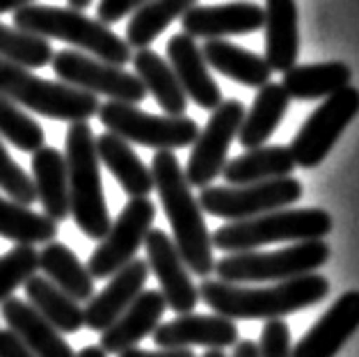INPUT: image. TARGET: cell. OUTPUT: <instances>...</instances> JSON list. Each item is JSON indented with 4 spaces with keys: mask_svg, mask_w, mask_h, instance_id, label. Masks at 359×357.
<instances>
[{
    "mask_svg": "<svg viewBox=\"0 0 359 357\" xmlns=\"http://www.w3.org/2000/svg\"><path fill=\"white\" fill-rule=\"evenodd\" d=\"M165 309H168V302H165L161 291H142L121 311L115 323L103 330L99 346L108 355H119L128 348H135L142 339L156 332Z\"/></svg>",
    "mask_w": 359,
    "mask_h": 357,
    "instance_id": "cell-20",
    "label": "cell"
},
{
    "mask_svg": "<svg viewBox=\"0 0 359 357\" xmlns=\"http://www.w3.org/2000/svg\"><path fill=\"white\" fill-rule=\"evenodd\" d=\"M117 357H197L190 348H158V351H144V348H128Z\"/></svg>",
    "mask_w": 359,
    "mask_h": 357,
    "instance_id": "cell-41",
    "label": "cell"
},
{
    "mask_svg": "<svg viewBox=\"0 0 359 357\" xmlns=\"http://www.w3.org/2000/svg\"><path fill=\"white\" fill-rule=\"evenodd\" d=\"M302 193L304 188L300 181L293 177H282L250 186H206L201 188L197 202L201 211L224 217L229 222H238L293 206Z\"/></svg>",
    "mask_w": 359,
    "mask_h": 357,
    "instance_id": "cell-9",
    "label": "cell"
},
{
    "mask_svg": "<svg viewBox=\"0 0 359 357\" xmlns=\"http://www.w3.org/2000/svg\"><path fill=\"white\" fill-rule=\"evenodd\" d=\"M353 81V69L346 62H320V65H295L284 74L282 87L288 99L300 101H316L327 99L332 94L350 85Z\"/></svg>",
    "mask_w": 359,
    "mask_h": 357,
    "instance_id": "cell-29",
    "label": "cell"
},
{
    "mask_svg": "<svg viewBox=\"0 0 359 357\" xmlns=\"http://www.w3.org/2000/svg\"><path fill=\"white\" fill-rule=\"evenodd\" d=\"M168 62L174 76H177L181 90L186 92L188 99H192L195 106L211 112L220 106V85L215 83V78L208 72V65L195 39L188 37L186 32L174 34L168 41Z\"/></svg>",
    "mask_w": 359,
    "mask_h": 357,
    "instance_id": "cell-18",
    "label": "cell"
},
{
    "mask_svg": "<svg viewBox=\"0 0 359 357\" xmlns=\"http://www.w3.org/2000/svg\"><path fill=\"white\" fill-rule=\"evenodd\" d=\"M147 0H101L99 7H96V14H99V21L112 25L119 23L124 16L133 14L140 5H144Z\"/></svg>",
    "mask_w": 359,
    "mask_h": 357,
    "instance_id": "cell-39",
    "label": "cell"
},
{
    "mask_svg": "<svg viewBox=\"0 0 359 357\" xmlns=\"http://www.w3.org/2000/svg\"><path fill=\"white\" fill-rule=\"evenodd\" d=\"M53 46L48 39L0 23V60L32 72L53 62Z\"/></svg>",
    "mask_w": 359,
    "mask_h": 357,
    "instance_id": "cell-34",
    "label": "cell"
},
{
    "mask_svg": "<svg viewBox=\"0 0 359 357\" xmlns=\"http://www.w3.org/2000/svg\"><path fill=\"white\" fill-rule=\"evenodd\" d=\"M0 190L16 204L32 206L37 202L32 177H28V172L12 159L3 140H0Z\"/></svg>",
    "mask_w": 359,
    "mask_h": 357,
    "instance_id": "cell-37",
    "label": "cell"
},
{
    "mask_svg": "<svg viewBox=\"0 0 359 357\" xmlns=\"http://www.w3.org/2000/svg\"><path fill=\"white\" fill-rule=\"evenodd\" d=\"M300 14L295 0H266V62L273 72L286 74L297 62L300 53Z\"/></svg>",
    "mask_w": 359,
    "mask_h": 357,
    "instance_id": "cell-22",
    "label": "cell"
},
{
    "mask_svg": "<svg viewBox=\"0 0 359 357\" xmlns=\"http://www.w3.org/2000/svg\"><path fill=\"white\" fill-rule=\"evenodd\" d=\"M39 268L46 280L53 282L76 302H85L94 295V277L76 257V252L65 243H46L39 252Z\"/></svg>",
    "mask_w": 359,
    "mask_h": 357,
    "instance_id": "cell-30",
    "label": "cell"
},
{
    "mask_svg": "<svg viewBox=\"0 0 359 357\" xmlns=\"http://www.w3.org/2000/svg\"><path fill=\"white\" fill-rule=\"evenodd\" d=\"M23 289H25L28 304H32V307L37 309L39 314L57 330V332L76 335L78 330H83L85 316H83L81 302L69 298V295L62 289H57L50 280L32 275L30 280L23 284Z\"/></svg>",
    "mask_w": 359,
    "mask_h": 357,
    "instance_id": "cell-31",
    "label": "cell"
},
{
    "mask_svg": "<svg viewBox=\"0 0 359 357\" xmlns=\"http://www.w3.org/2000/svg\"><path fill=\"white\" fill-rule=\"evenodd\" d=\"M181 28L192 39H226L252 34L264 28V7L245 0L206 7L195 5L181 16Z\"/></svg>",
    "mask_w": 359,
    "mask_h": 357,
    "instance_id": "cell-17",
    "label": "cell"
},
{
    "mask_svg": "<svg viewBox=\"0 0 359 357\" xmlns=\"http://www.w3.org/2000/svg\"><path fill=\"white\" fill-rule=\"evenodd\" d=\"M197 291L199 302H206L213 314H220L229 321H275L325 300L330 293V280L325 275L309 273L277 282L266 289H254V286L229 284L206 277L197 286Z\"/></svg>",
    "mask_w": 359,
    "mask_h": 357,
    "instance_id": "cell-1",
    "label": "cell"
},
{
    "mask_svg": "<svg viewBox=\"0 0 359 357\" xmlns=\"http://www.w3.org/2000/svg\"><path fill=\"white\" fill-rule=\"evenodd\" d=\"M201 55L211 69L245 87L261 90L270 83V76H273V69L268 67L264 58L226 39H208L201 46Z\"/></svg>",
    "mask_w": 359,
    "mask_h": 357,
    "instance_id": "cell-26",
    "label": "cell"
},
{
    "mask_svg": "<svg viewBox=\"0 0 359 357\" xmlns=\"http://www.w3.org/2000/svg\"><path fill=\"white\" fill-rule=\"evenodd\" d=\"M291 106L282 83H268L257 92L252 108L245 112L243 124L238 128V142L245 149L264 147L277 130L279 121L284 119Z\"/></svg>",
    "mask_w": 359,
    "mask_h": 357,
    "instance_id": "cell-28",
    "label": "cell"
},
{
    "mask_svg": "<svg viewBox=\"0 0 359 357\" xmlns=\"http://www.w3.org/2000/svg\"><path fill=\"white\" fill-rule=\"evenodd\" d=\"M0 316L7 321V330L21 339L37 357H74L72 344L62 337V332L48 323L37 309L28 304V300L7 298L0 304Z\"/></svg>",
    "mask_w": 359,
    "mask_h": 357,
    "instance_id": "cell-21",
    "label": "cell"
},
{
    "mask_svg": "<svg viewBox=\"0 0 359 357\" xmlns=\"http://www.w3.org/2000/svg\"><path fill=\"white\" fill-rule=\"evenodd\" d=\"M231 357H259V344L254 342H238L233 346V355Z\"/></svg>",
    "mask_w": 359,
    "mask_h": 357,
    "instance_id": "cell-42",
    "label": "cell"
},
{
    "mask_svg": "<svg viewBox=\"0 0 359 357\" xmlns=\"http://www.w3.org/2000/svg\"><path fill=\"white\" fill-rule=\"evenodd\" d=\"M0 94L16 106L55 121H87L99 112V99L67 83L46 81L30 69L0 60Z\"/></svg>",
    "mask_w": 359,
    "mask_h": 357,
    "instance_id": "cell-6",
    "label": "cell"
},
{
    "mask_svg": "<svg viewBox=\"0 0 359 357\" xmlns=\"http://www.w3.org/2000/svg\"><path fill=\"white\" fill-rule=\"evenodd\" d=\"M291 328L282 318L266 321L261 330L259 357H291Z\"/></svg>",
    "mask_w": 359,
    "mask_h": 357,
    "instance_id": "cell-38",
    "label": "cell"
},
{
    "mask_svg": "<svg viewBox=\"0 0 359 357\" xmlns=\"http://www.w3.org/2000/svg\"><path fill=\"white\" fill-rule=\"evenodd\" d=\"M34 0H0V14H10V12H19L21 7L32 5Z\"/></svg>",
    "mask_w": 359,
    "mask_h": 357,
    "instance_id": "cell-43",
    "label": "cell"
},
{
    "mask_svg": "<svg viewBox=\"0 0 359 357\" xmlns=\"http://www.w3.org/2000/svg\"><path fill=\"white\" fill-rule=\"evenodd\" d=\"M14 28L39 34L43 39H62L83 53L115 67H124L133 58L126 39L112 32L110 25L72 7L25 5L14 12Z\"/></svg>",
    "mask_w": 359,
    "mask_h": 357,
    "instance_id": "cell-4",
    "label": "cell"
},
{
    "mask_svg": "<svg viewBox=\"0 0 359 357\" xmlns=\"http://www.w3.org/2000/svg\"><path fill=\"white\" fill-rule=\"evenodd\" d=\"M359 330V291H348L291 348V357H337Z\"/></svg>",
    "mask_w": 359,
    "mask_h": 357,
    "instance_id": "cell-16",
    "label": "cell"
},
{
    "mask_svg": "<svg viewBox=\"0 0 359 357\" xmlns=\"http://www.w3.org/2000/svg\"><path fill=\"white\" fill-rule=\"evenodd\" d=\"M0 357H37L12 330H0Z\"/></svg>",
    "mask_w": 359,
    "mask_h": 357,
    "instance_id": "cell-40",
    "label": "cell"
},
{
    "mask_svg": "<svg viewBox=\"0 0 359 357\" xmlns=\"http://www.w3.org/2000/svg\"><path fill=\"white\" fill-rule=\"evenodd\" d=\"M147 250V266L161 282V293L168 307L177 314H190L195 311L199 302V291L186 261L181 259L177 245L170 238L168 231L151 229L147 234L144 245Z\"/></svg>",
    "mask_w": 359,
    "mask_h": 357,
    "instance_id": "cell-14",
    "label": "cell"
},
{
    "mask_svg": "<svg viewBox=\"0 0 359 357\" xmlns=\"http://www.w3.org/2000/svg\"><path fill=\"white\" fill-rule=\"evenodd\" d=\"M330 261L325 241H304L277 252H233L215 261V280L229 284L286 282L316 273Z\"/></svg>",
    "mask_w": 359,
    "mask_h": 357,
    "instance_id": "cell-7",
    "label": "cell"
},
{
    "mask_svg": "<svg viewBox=\"0 0 359 357\" xmlns=\"http://www.w3.org/2000/svg\"><path fill=\"white\" fill-rule=\"evenodd\" d=\"M135 69V76L140 83L144 85L147 94H151L156 103L165 110V115L170 117H181L186 115L188 108V97L181 90V85L174 76L172 67L168 60H163L156 50L151 48H140L130 58Z\"/></svg>",
    "mask_w": 359,
    "mask_h": 357,
    "instance_id": "cell-27",
    "label": "cell"
},
{
    "mask_svg": "<svg viewBox=\"0 0 359 357\" xmlns=\"http://www.w3.org/2000/svg\"><path fill=\"white\" fill-rule=\"evenodd\" d=\"M359 115V90L353 85L344 87L337 94H332L320 103L304 121L302 128L291 142V154L295 165L304 170H311L327 159V154L334 149L344 130L353 124Z\"/></svg>",
    "mask_w": 359,
    "mask_h": 357,
    "instance_id": "cell-10",
    "label": "cell"
},
{
    "mask_svg": "<svg viewBox=\"0 0 359 357\" xmlns=\"http://www.w3.org/2000/svg\"><path fill=\"white\" fill-rule=\"evenodd\" d=\"M39 252L34 245H16L0 257V304L12 298L32 275H37Z\"/></svg>",
    "mask_w": 359,
    "mask_h": 357,
    "instance_id": "cell-36",
    "label": "cell"
},
{
    "mask_svg": "<svg viewBox=\"0 0 359 357\" xmlns=\"http://www.w3.org/2000/svg\"><path fill=\"white\" fill-rule=\"evenodd\" d=\"M238 325L220 314H179L161 323L154 332L156 348H192L204 346L208 351H224L238 344Z\"/></svg>",
    "mask_w": 359,
    "mask_h": 357,
    "instance_id": "cell-15",
    "label": "cell"
},
{
    "mask_svg": "<svg viewBox=\"0 0 359 357\" xmlns=\"http://www.w3.org/2000/svg\"><path fill=\"white\" fill-rule=\"evenodd\" d=\"M201 357H226V353L224 351H206Z\"/></svg>",
    "mask_w": 359,
    "mask_h": 357,
    "instance_id": "cell-46",
    "label": "cell"
},
{
    "mask_svg": "<svg viewBox=\"0 0 359 357\" xmlns=\"http://www.w3.org/2000/svg\"><path fill=\"white\" fill-rule=\"evenodd\" d=\"M96 115H99L101 124L108 128V133H115L128 144L133 142L156 151L183 149V147L195 144L199 135V126L195 119L186 115H151V112L140 110L130 103L106 101L99 106Z\"/></svg>",
    "mask_w": 359,
    "mask_h": 357,
    "instance_id": "cell-8",
    "label": "cell"
},
{
    "mask_svg": "<svg viewBox=\"0 0 359 357\" xmlns=\"http://www.w3.org/2000/svg\"><path fill=\"white\" fill-rule=\"evenodd\" d=\"M245 117V106L238 99L222 101L211 117H208L204 130H199L192 154L183 174L190 188H206L211 181L217 179L226 165L229 147L233 137H238V128Z\"/></svg>",
    "mask_w": 359,
    "mask_h": 357,
    "instance_id": "cell-13",
    "label": "cell"
},
{
    "mask_svg": "<svg viewBox=\"0 0 359 357\" xmlns=\"http://www.w3.org/2000/svg\"><path fill=\"white\" fill-rule=\"evenodd\" d=\"M0 140H7L25 154H34L43 147L46 135L37 119H32L21 106L0 94Z\"/></svg>",
    "mask_w": 359,
    "mask_h": 357,
    "instance_id": "cell-35",
    "label": "cell"
},
{
    "mask_svg": "<svg viewBox=\"0 0 359 357\" xmlns=\"http://www.w3.org/2000/svg\"><path fill=\"white\" fill-rule=\"evenodd\" d=\"M69 3V7H72V10H78V12H85L87 7H90L94 0H67Z\"/></svg>",
    "mask_w": 359,
    "mask_h": 357,
    "instance_id": "cell-45",
    "label": "cell"
},
{
    "mask_svg": "<svg viewBox=\"0 0 359 357\" xmlns=\"http://www.w3.org/2000/svg\"><path fill=\"white\" fill-rule=\"evenodd\" d=\"M69 179V215L87 238L101 241L110 229V211L103 193L101 161L96 154V137L87 121H74L67 128L65 142Z\"/></svg>",
    "mask_w": 359,
    "mask_h": 357,
    "instance_id": "cell-3",
    "label": "cell"
},
{
    "mask_svg": "<svg viewBox=\"0 0 359 357\" xmlns=\"http://www.w3.org/2000/svg\"><path fill=\"white\" fill-rule=\"evenodd\" d=\"M0 236L16 245H46L57 236V222L0 195Z\"/></svg>",
    "mask_w": 359,
    "mask_h": 357,
    "instance_id": "cell-33",
    "label": "cell"
},
{
    "mask_svg": "<svg viewBox=\"0 0 359 357\" xmlns=\"http://www.w3.org/2000/svg\"><path fill=\"white\" fill-rule=\"evenodd\" d=\"M332 215L325 208H279L250 220L226 222L211 234L213 248L224 252H254L270 243L323 241L332 231Z\"/></svg>",
    "mask_w": 359,
    "mask_h": 357,
    "instance_id": "cell-5",
    "label": "cell"
},
{
    "mask_svg": "<svg viewBox=\"0 0 359 357\" xmlns=\"http://www.w3.org/2000/svg\"><path fill=\"white\" fill-rule=\"evenodd\" d=\"M147 280L149 266L142 259H133L121 271H117L110 277L106 289L87 300L83 309L85 328L94 330V332H103L106 328H110L119 318L121 311L144 291Z\"/></svg>",
    "mask_w": 359,
    "mask_h": 357,
    "instance_id": "cell-19",
    "label": "cell"
},
{
    "mask_svg": "<svg viewBox=\"0 0 359 357\" xmlns=\"http://www.w3.org/2000/svg\"><path fill=\"white\" fill-rule=\"evenodd\" d=\"M199 0H147L130 14L126 25V43L130 48H149V43L158 39L170 28V23L181 19Z\"/></svg>",
    "mask_w": 359,
    "mask_h": 357,
    "instance_id": "cell-32",
    "label": "cell"
},
{
    "mask_svg": "<svg viewBox=\"0 0 359 357\" xmlns=\"http://www.w3.org/2000/svg\"><path fill=\"white\" fill-rule=\"evenodd\" d=\"M53 72L60 78V83L78 87L94 97H108L110 101L130 103L137 106L147 99L144 85L140 83L135 74L126 69L101 62L83 50H57L53 55Z\"/></svg>",
    "mask_w": 359,
    "mask_h": 357,
    "instance_id": "cell-12",
    "label": "cell"
},
{
    "mask_svg": "<svg viewBox=\"0 0 359 357\" xmlns=\"http://www.w3.org/2000/svg\"><path fill=\"white\" fill-rule=\"evenodd\" d=\"M74 357H108V353L101 346H85L81 353H76Z\"/></svg>",
    "mask_w": 359,
    "mask_h": 357,
    "instance_id": "cell-44",
    "label": "cell"
},
{
    "mask_svg": "<svg viewBox=\"0 0 359 357\" xmlns=\"http://www.w3.org/2000/svg\"><path fill=\"white\" fill-rule=\"evenodd\" d=\"M96 154L128 197H147L154 190L151 170L126 140L115 133H103L96 137Z\"/></svg>",
    "mask_w": 359,
    "mask_h": 357,
    "instance_id": "cell-24",
    "label": "cell"
},
{
    "mask_svg": "<svg viewBox=\"0 0 359 357\" xmlns=\"http://www.w3.org/2000/svg\"><path fill=\"white\" fill-rule=\"evenodd\" d=\"M32 186L43 215L53 222H65L69 217V179L62 151L43 144L32 154Z\"/></svg>",
    "mask_w": 359,
    "mask_h": 357,
    "instance_id": "cell-23",
    "label": "cell"
},
{
    "mask_svg": "<svg viewBox=\"0 0 359 357\" xmlns=\"http://www.w3.org/2000/svg\"><path fill=\"white\" fill-rule=\"evenodd\" d=\"M297 168L293 161V154L288 147H257L248 149V154H241L236 159L226 161L222 177L229 186H250L261 184V181L291 177V172Z\"/></svg>",
    "mask_w": 359,
    "mask_h": 357,
    "instance_id": "cell-25",
    "label": "cell"
},
{
    "mask_svg": "<svg viewBox=\"0 0 359 357\" xmlns=\"http://www.w3.org/2000/svg\"><path fill=\"white\" fill-rule=\"evenodd\" d=\"M156 220V204L149 197H130L121 208L117 220L110 224L108 234L87 261V271L96 280H110L117 271L135 259L137 250L144 245L147 234Z\"/></svg>",
    "mask_w": 359,
    "mask_h": 357,
    "instance_id": "cell-11",
    "label": "cell"
},
{
    "mask_svg": "<svg viewBox=\"0 0 359 357\" xmlns=\"http://www.w3.org/2000/svg\"><path fill=\"white\" fill-rule=\"evenodd\" d=\"M154 188L161 197L163 211L168 215L181 259L186 261L192 275L211 277L215 271L213 241L204 222V211L192 195V188L186 181V174L174 151H156L151 161Z\"/></svg>",
    "mask_w": 359,
    "mask_h": 357,
    "instance_id": "cell-2",
    "label": "cell"
}]
</instances>
